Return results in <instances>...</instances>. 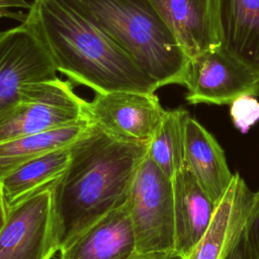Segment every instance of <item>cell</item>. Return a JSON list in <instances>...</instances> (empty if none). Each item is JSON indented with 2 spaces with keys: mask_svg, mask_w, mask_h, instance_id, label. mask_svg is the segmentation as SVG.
Listing matches in <instances>:
<instances>
[{
  "mask_svg": "<svg viewBox=\"0 0 259 259\" xmlns=\"http://www.w3.org/2000/svg\"><path fill=\"white\" fill-rule=\"evenodd\" d=\"M22 22L39 39L57 72L72 83L95 93L159 89L76 0H32Z\"/></svg>",
  "mask_w": 259,
  "mask_h": 259,
  "instance_id": "cell-1",
  "label": "cell"
},
{
  "mask_svg": "<svg viewBox=\"0 0 259 259\" xmlns=\"http://www.w3.org/2000/svg\"><path fill=\"white\" fill-rule=\"evenodd\" d=\"M148 150L149 143L115 139L90 122L71 146L65 173L49 186L59 251L86 227L125 204Z\"/></svg>",
  "mask_w": 259,
  "mask_h": 259,
  "instance_id": "cell-2",
  "label": "cell"
},
{
  "mask_svg": "<svg viewBox=\"0 0 259 259\" xmlns=\"http://www.w3.org/2000/svg\"><path fill=\"white\" fill-rule=\"evenodd\" d=\"M158 87L185 85L190 59L149 0H76Z\"/></svg>",
  "mask_w": 259,
  "mask_h": 259,
  "instance_id": "cell-3",
  "label": "cell"
},
{
  "mask_svg": "<svg viewBox=\"0 0 259 259\" xmlns=\"http://www.w3.org/2000/svg\"><path fill=\"white\" fill-rule=\"evenodd\" d=\"M125 206L139 255L175 251L172 178L148 155L135 175Z\"/></svg>",
  "mask_w": 259,
  "mask_h": 259,
  "instance_id": "cell-4",
  "label": "cell"
},
{
  "mask_svg": "<svg viewBox=\"0 0 259 259\" xmlns=\"http://www.w3.org/2000/svg\"><path fill=\"white\" fill-rule=\"evenodd\" d=\"M86 100L58 76L27 83L19 100L0 116V142L69 125L87 118Z\"/></svg>",
  "mask_w": 259,
  "mask_h": 259,
  "instance_id": "cell-5",
  "label": "cell"
},
{
  "mask_svg": "<svg viewBox=\"0 0 259 259\" xmlns=\"http://www.w3.org/2000/svg\"><path fill=\"white\" fill-rule=\"evenodd\" d=\"M89 121L107 135L132 143H150L166 109L155 93L135 91L96 92L86 100Z\"/></svg>",
  "mask_w": 259,
  "mask_h": 259,
  "instance_id": "cell-6",
  "label": "cell"
},
{
  "mask_svg": "<svg viewBox=\"0 0 259 259\" xmlns=\"http://www.w3.org/2000/svg\"><path fill=\"white\" fill-rule=\"evenodd\" d=\"M58 251L53 195L46 187L8 209L0 230V259H52Z\"/></svg>",
  "mask_w": 259,
  "mask_h": 259,
  "instance_id": "cell-7",
  "label": "cell"
},
{
  "mask_svg": "<svg viewBox=\"0 0 259 259\" xmlns=\"http://www.w3.org/2000/svg\"><path fill=\"white\" fill-rule=\"evenodd\" d=\"M186 100L190 104H231L243 95L259 96V74L219 47L190 60Z\"/></svg>",
  "mask_w": 259,
  "mask_h": 259,
  "instance_id": "cell-8",
  "label": "cell"
},
{
  "mask_svg": "<svg viewBox=\"0 0 259 259\" xmlns=\"http://www.w3.org/2000/svg\"><path fill=\"white\" fill-rule=\"evenodd\" d=\"M56 77L50 55L24 22L0 31V116L19 100L25 84Z\"/></svg>",
  "mask_w": 259,
  "mask_h": 259,
  "instance_id": "cell-9",
  "label": "cell"
},
{
  "mask_svg": "<svg viewBox=\"0 0 259 259\" xmlns=\"http://www.w3.org/2000/svg\"><path fill=\"white\" fill-rule=\"evenodd\" d=\"M139 256L127 208L117 207L60 249V259H135Z\"/></svg>",
  "mask_w": 259,
  "mask_h": 259,
  "instance_id": "cell-10",
  "label": "cell"
},
{
  "mask_svg": "<svg viewBox=\"0 0 259 259\" xmlns=\"http://www.w3.org/2000/svg\"><path fill=\"white\" fill-rule=\"evenodd\" d=\"M252 198L245 180L235 173L208 228L185 259H225L243 234Z\"/></svg>",
  "mask_w": 259,
  "mask_h": 259,
  "instance_id": "cell-11",
  "label": "cell"
},
{
  "mask_svg": "<svg viewBox=\"0 0 259 259\" xmlns=\"http://www.w3.org/2000/svg\"><path fill=\"white\" fill-rule=\"evenodd\" d=\"M219 48L259 74V0H212Z\"/></svg>",
  "mask_w": 259,
  "mask_h": 259,
  "instance_id": "cell-12",
  "label": "cell"
},
{
  "mask_svg": "<svg viewBox=\"0 0 259 259\" xmlns=\"http://www.w3.org/2000/svg\"><path fill=\"white\" fill-rule=\"evenodd\" d=\"M174 250L184 259L208 228L217 204L185 166L173 177Z\"/></svg>",
  "mask_w": 259,
  "mask_h": 259,
  "instance_id": "cell-13",
  "label": "cell"
},
{
  "mask_svg": "<svg viewBox=\"0 0 259 259\" xmlns=\"http://www.w3.org/2000/svg\"><path fill=\"white\" fill-rule=\"evenodd\" d=\"M187 57L219 47L212 0H149Z\"/></svg>",
  "mask_w": 259,
  "mask_h": 259,
  "instance_id": "cell-14",
  "label": "cell"
},
{
  "mask_svg": "<svg viewBox=\"0 0 259 259\" xmlns=\"http://www.w3.org/2000/svg\"><path fill=\"white\" fill-rule=\"evenodd\" d=\"M185 164L198 183L218 204L234 174L219 142L194 117L189 116L185 131Z\"/></svg>",
  "mask_w": 259,
  "mask_h": 259,
  "instance_id": "cell-15",
  "label": "cell"
},
{
  "mask_svg": "<svg viewBox=\"0 0 259 259\" xmlns=\"http://www.w3.org/2000/svg\"><path fill=\"white\" fill-rule=\"evenodd\" d=\"M84 118L75 123L0 142V180L24 163L72 146L89 128Z\"/></svg>",
  "mask_w": 259,
  "mask_h": 259,
  "instance_id": "cell-16",
  "label": "cell"
},
{
  "mask_svg": "<svg viewBox=\"0 0 259 259\" xmlns=\"http://www.w3.org/2000/svg\"><path fill=\"white\" fill-rule=\"evenodd\" d=\"M71 159V146L30 160L0 180L7 208L31 194L53 185L65 173Z\"/></svg>",
  "mask_w": 259,
  "mask_h": 259,
  "instance_id": "cell-17",
  "label": "cell"
},
{
  "mask_svg": "<svg viewBox=\"0 0 259 259\" xmlns=\"http://www.w3.org/2000/svg\"><path fill=\"white\" fill-rule=\"evenodd\" d=\"M189 112L183 108L166 110L149 143L148 156L172 178L185 164V131Z\"/></svg>",
  "mask_w": 259,
  "mask_h": 259,
  "instance_id": "cell-18",
  "label": "cell"
},
{
  "mask_svg": "<svg viewBox=\"0 0 259 259\" xmlns=\"http://www.w3.org/2000/svg\"><path fill=\"white\" fill-rule=\"evenodd\" d=\"M230 105L233 123L241 133L246 134L259 120V101L255 96H240Z\"/></svg>",
  "mask_w": 259,
  "mask_h": 259,
  "instance_id": "cell-19",
  "label": "cell"
},
{
  "mask_svg": "<svg viewBox=\"0 0 259 259\" xmlns=\"http://www.w3.org/2000/svg\"><path fill=\"white\" fill-rule=\"evenodd\" d=\"M244 235L253 259H259V190L253 192L251 206L244 227Z\"/></svg>",
  "mask_w": 259,
  "mask_h": 259,
  "instance_id": "cell-20",
  "label": "cell"
},
{
  "mask_svg": "<svg viewBox=\"0 0 259 259\" xmlns=\"http://www.w3.org/2000/svg\"><path fill=\"white\" fill-rule=\"evenodd\" d=\"M225 259H253L245 239L244 231L238 242L235 244V246Z\"/></svg>",
  "mask_w": 259,
  "mask_h": 259,
  "instance_id": "cell-21",
  "label": "cell"
},
{
  "mask_svg": "<svg viewBox=\"0 0 259 259\" xmlns=\"http://www.w3.org/2000/svg\"><path fill=\"white\" fill-rule=\"evenodd\" d=\"M135 259H184L177 252L161 253V254H149V255H139Z\"/></svg>",
  "mask_w": 259,
  "mask_h": 259,
  "instance_id": "cell-22",
  "label": "cell"
},
{
  "mask_svg": "<svg viewBox=\"0 0 259 259\" xmlns=\"http://www.w3.org/2000/svg\"><path fill=\"white\" fill-rule=\"evenodd\" d=\"M7 214H8V208L5 203V199H4V195H3V191H2V187H1V182H0V230L3 228V226L6 222Z\"/></svg>",
  "mask_w": 259,
  "mask_h": 259,
  "instance_id": "cell-23",
  "label": "cell"
}]
</instances>
